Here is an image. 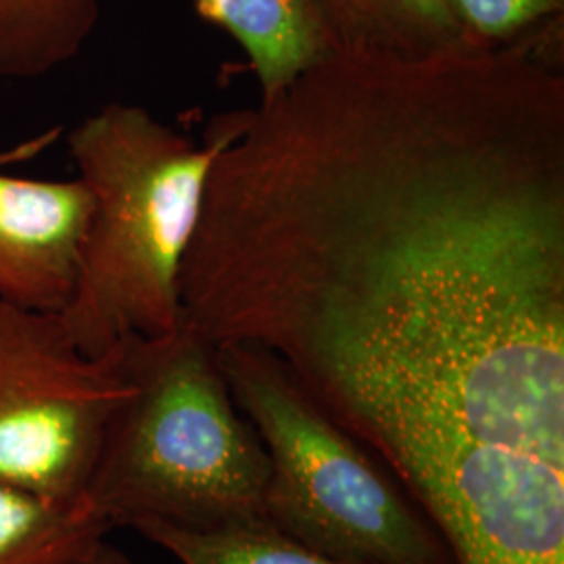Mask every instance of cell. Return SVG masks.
<instances>
[{"mask_svg": "<svg viewBox=\"0 0 564 564\" xmlns=\"http://www.w3.org/2000/svg\"><path fill=\"white\" fill-rule=\"evenodd\" d=\"M245 419L268 454L263 519L345 564H458L379 458L328 419L272 354L214 345Z\"/></svg>", "mask_w": 564, "mask_h": 564, "instance_id": "4", "label": "cell"}, {"mask_svg": "<svg viewBox=\"0 0 564 564\" xmlns=\"http://www.w3.org/2000/svg\"><path fill=\"white\" fill-rule=\"evenodd\" d=\"M99 13V0H0V78L36 80L74 59Z\"/></svg>", "mask_w": 564, "mask_h": 564, "instance_id": "9", "label": "cell"}, {"mask_svg": "<svg viewBox=\"0 0 564 564\" xmlns=\"http://www.w3.org/2000/svg\"><path fill=\"white\" fill-rule=\"evenodd\" d=\"M235 134V111L214 118L205 141L195 142L128 102L105 105L69 132L93 216L59 318L82 354L101 358L128 337H158L181 324L182 262L209 172Z\"/></svg>", "mask_w": 564, "mask_h": 564, "instance_id": "2", "label": "cell"}, {"mask_svg": "<svg viewBox=\"0 0 564 564\" xmlns=\"http://www.w3.org/2000/svg\"><path fill=\"white\" fill-rule=\"evenodd\" d=\"M113 349L128 393L105 426L82 505L109 529L265 521L268 454L214 345L182 318L170 333L128 337Z\"/></svg>", "mask_w": 564, "mask_h": 564, "instance_id": "3", "label": "cell"}, {"mask_svg": "<svg viewBox=\"0 0 564 564\" xmlns=\"http://www.w3.org/2000/svg\"><path fill=\"white\" fill-rule=\"evenodd\" d=\"M470 53H564V0H447Z\"/></svg>", "mask_w": 564, "mask_h": 564, "instance_id": "12", "label": "cell"}, {"mask_svg": "<svg viewBox=\"0 0 564 564\" xmlns=\"http://www.w3.org/2000/svg\"><path fill=\"white\" fill-rule=\"evenodd\" d=\"M126 393L113 347L90 358L59 314L0 300V484L82 505L105 426Z\"/></svg>", "mask_w": 564, "mask_h": 564, "instance_id": "5", "label": "cell"}, {"mask_svg": "<svg viewBox=\"0 0 564 564\" xmlns=\"http://www.w3.org/2000/svg\"><path fill=\"white\" fill-rule=\"evenodd\" d=\"M93 193L76 181L0 174V300L59 314L80 265Z\"/></svg>", "mask_w": 564, "mask_h": 564, "instance_id": "6", "label": "cell"}, {"mask_svg": "<svg viewBox=\"0 0 564 564\" xmlns=\"http://www.w3.org/2000/svg\"><path fill=\"white\" fill-rule=\"evenodd\" d=\"M195 9L245 51L260 99L279 95L333 55L314 0H195Z\"/></svg>", "mask_w": 564, "mask_h": 564, "instance_id": "7", "label": "cell"}, {"mask_svg": "<svg viewBox=\"0 0 564 564\" xmlns=\"http://www.w3.org/2000/svg\"><path fill=\"white\" fill-rule=\"evenodd\" d=\"M109 533L84 505L0 484V564H67Z\"/></svg>", "mask_w": 564, "mask_h": 564, "instance_id": "10", "label": "cell"}, {"mask_svg": "<svg viewBox=\"0 0 564 564\" xmlns=\"http://www.w3.org/2000/svg\"><path fill=\"white\" fill-rule=\"evenodd\" d=\"M132 529L181 564H345L300 544L265 521L205 531L141 521Z\"/></svg>", "mask_w": 564, "mask_h": 564, "instance_id": "11", "label": "cell"}, {"mask_svg": "<svg viewBox=\"0 0 564 564\" xmlns=\"http://www.w3.org/2000/svg\"><path fill=\"white\" fill-rule=\"evenodd\" d=\"M209 172L182 318L307 393L564 347V55L335 53Z\"/></svg>", "mask_w": 564, "mask_h": 564, "instance_id": "1", "label": "cell"}, {"mask_svg": "<svg viewBox=\"0 0 564 564\" xmlns=\"http://www.w3.org/2000/svg\"><path fill=\"white\" fill-rule=\"evenodd\" d=\"M67 564H137L126 552H121L120 547L109 544L105 538L99 540L97 544L90 545L88 550H84L80 556H76L74 561Z\"/></svg>", "mask_w": 564, "mask_h": 564, "instance_id": "13", "label": "cell"}, {"mask_svg": "<svg viewBox=\"0 0 564 564\" xmlns=\"http://www.w3.org/2000/svg\"><path fill=\"white\" fill-rule=\"evenodd\" d=\"M335 53L421 61L464 46L447 0H314Z\"/></svg>", "mask_w": 564, "mask_h": 564, "instance_id": "8", "label": "cell"}]
</instances>
